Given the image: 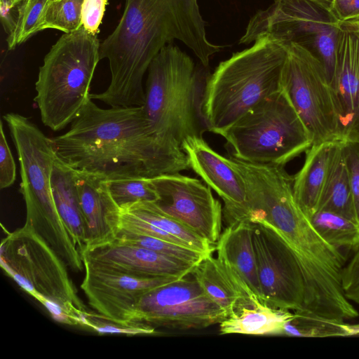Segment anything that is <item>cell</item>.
<instances>
[{"mask_svg":"<svg viewBox=\"0 0 359 359\" xmlns=\"http://www.w3.org/2000/svg\"><path fill=\"white\" fill-rule=\"evenodd\" d=\"M205 28L198 0H126L117 26L100 43V60L109 61L110 83L90 98L112 107L144 105V76L164 46L178 40L205 67L220 51L222 46L208 39Z\"/></svg>","mask_w":359,"mask_h":359,"instance_id":"cell-1","label":"cell"},{"mask_svg":"<svg viewBox=\"0 0 359 359\" xmlns=\"http://www.w3.org/2000/svg\"><path fill=\"white\" fill-rule=\"evenodd\" d=\"M294 311L269 306L256 297L244 302L219 325L221 334L281 335Z\"/></svg>","mask_w":359,"mask_h":359,"instance_id":"cell-22","label":"cell"},{"mask_svg":"<svg viewBox=\"0 0 359 359\" xmlns=\"http://www.w3.org/2000/svg\"><path fill=\"white\" fill-rule=\"evenodd\" d=\"M190 274L228 316L241 303L257 297L218 257L208 255L194 266Z\"/></svg>","mask_w":359,"mask_h":359,"instance_id":"cell-19","label":"cell"},{"mask_svg":"<svg viewBox=\"0 0 359 359\" xmlns=\"http://www.w3.org/2000/svg\"><path fill=\"white\" fill-rule=\"evenodd\" d=\"M85 277L81 284L89 304L99 314L123 325L134 323L135 309L148 292L180 279L173 277H137L82 259Z\"/></svg>","mask_w":359,"mask_h":359,"instance_id":"cell-14","label":"cell"},{"mask_svg":"<svg viewBox=\"0 0 359 359\" xmlns=\"http://www.w3.org/2000/svg\"><path fill=\"white\" fill-rule=\"evenodd\" d=\"M281 83L311 133L313 144L339 140L332 90L322 63L311 52L289 43Z\"/></svg>","mask_w":359,"mask_h":359,"instance_id":"cell-11","label":"cell"},{"mask_svg":"<svg viewBox=\"0 0 359 359\" xmlns=\"http://www.w3.org/2000/svg\"><path fill=\"white\" fill-rule=\"evenodd\" d=\"M97 34L82 26L65 33L52 46L39 67L34 98L42 123L51 130L65 128L90 97V85L100 60Z\"/></svg>","mask_w":359,"mask_h":359,"instance_id":"cell-5","label":"cell"},{"mask_svg":"<svg viewBox=\"0 0 359 359\" xmlns=\"http://www.w3.org/2000/svg\"><path fill=\"white\" fill-rule=\"evenodd\" d=\"M25 0H0V5L8 8H14Z\"/></svg>","mask_w":359,"mask_h":359,"instance_id":"cell-39","label":"cell"},{"mask_svg":"<svg viewBox=\"0 0 359 359\" xmlns=\"http://www.w3.org/2000/svg\"><path fill=\"white\" fill-rule=\"evenodd\" d=\"M343 154L348 172L355 218L359 224V140H341Z\"/></svg>","mask_w":359,"mask_h":359,"instance_id":"cell-33","label":"cell"},{"mask_svg":"<svg viewBox=\"0 0 359 359\" xmlns=\"http://www.w3.org/2000/svg\"><path fill=\"white\" fill-rule=\"evenodd\" d=\"M277 0H273V1ZM325 7H327L328 8H330L331 4L332 2V0H312Z\"/></svg>","mask_w":359,"mask_h":359,"instance_id":"cell-40","label":"cell"},{"mask_svg":"<svg viewBox=\"0 0 359 359\" xmlns=\"http://www.w3.org/2000/svg\"><path fill=\"white\" fill-rule=\"evenodd\" d=\"M339 140H359V35L350 21L341 22L330 83Z\"/></svg>","mask_w":359,"mask_h":359,"instance_id":"cell-16","label":"cell"},{"mask_svg":"<svg viewBox=\"0 0 359 359\" xmlns=\"http://www.w3.org/2000/svg\"><path fill=\"white\" fill-rule=\"evenodd\" d=\"M197 82L193 60L178 46L166 45L150 63L142 106L162 144L182 148L186 138L199 135Z\"/></svg>","mask_w":359,"mask_h":359,"instance_id":"cell-7","label":"cell"},{"mask_svg":"<svg viewBox=\"0 0 359 359\" xmlns=\"http://www.w3.org/2000/svg\"><path fill=\"white\" fill-rule=\"evenodd\" d=\"M3 270L37 299L57 321L84 327L87 313L65 262L29 227L24 226L2 240Z\"/></svg>","mask_w":359,"mask_h":359,"instance_id":"cell-6","label":"cell"},{"mask_svg":"<svg viewBox=\"0 0 359 359\" xmlns=\"http://www.w3.org/2000/svg\"><path fill=\"white\" fill-rule=\"evenodd\" d=\"M154 226L173 236L187 246L211 255L216 246L200 236L191 229L163 211L154 202H137L121 208Z\"/></svg>","mask_w":359,"mask_h":359,"instance_id":"cell-25","label":"cell"},{"mask_svg":"<svg viewBox=\"0 0 359 359\" xmlns=\"http://www.w3.org/2000/svg\"><path fill=\"white\" fill-rule=\"evenodd\" d=\"M318 210L334 211L355 220L349 176L341 140L334 142Z\"/></svg>","mask_w":359,"mask_h":359,"instance_id":"cell-24","label":"cell"},{"mask_svg":"<svg viewBox=\"0 0 359 359\" xmlns=\"http://www.w3.org/2000/svg\"><path fill=\"white\" fill-rule=\"evenodd\" d=\"M109 191L120 208L137 202H156L159 196L149 177L121 175L106 178Z\"/></svg>","mask_w":359,"mask_h":359,"instance_id":"cell-27","label":"cell"},{"mask_svg":"<svg viewBox=\"0 0 359 359\" xmlns=\"http://www.w3.org/2000/svg\"><path fill=\"white\" fill-rule=\"evenodd\" d=\"M84 327L91 328L100 334L118 333L128 335L152 334L155 327L145 323L123 325L110 320L99 313L87 312Z\"/></svg>","mask_w":359,"mask_h":359,"instance_id":"cell-32","label":"cell"},{"mask_svg":"<svg viewBox=\"0 0 359 359\" xmlns=\"http://www.w3.org/2000/svg\"><path fill=\"white\" fill-rule=\"evenodd\" d=\"M51 140L65 163L105 178H151L190 168L181 147L156 138L143 106L103 109L90 97L69 130Z\"/></svg>","mask_w":359,"mask_h":359,"instance_id":"cell-2","label":"cell"},{"mask_svg":"<svg viewBox=\"0 0 359 359\" xmlns=\"http://www.w3.org/2000/svg\"><path fill=\"white\" fill-rule=\"evenodd\" d=\"M81 258L104 267L137 277L184 278L195 266L136 245L114 240L86 249Z\"/></svg>","mask_w":359,"mask_h":359,"instance_id":"cell-17","label":"cell"},{"mask_svg":"<svg viewBox=\"0 0 359 359\" xmlns=\"http://www.w3.org/2000/svg\"><path fill=\"white\" fill-rule=\"evenodd\" d=\"M18 156L20 192L26 206L25 225L45 241L53 243L67 235L57 210L51 175L57 155L51 138L26 116L18 113L4 116Z\"/></svg>","mask_w":359,"mask_h":359,"instance_id":"cell-9","label":"cell"},{"mask_svg":"<svg viewBox=\"0 0 359 359\" xmlns=\"http://www.w3.org/2000/svg\"><path fill=\"white\" fill-rule=\"evenodd\" d=\"M288 46L264 35L219 64L206 81L201 102V117L209 131L219 134L282 88Z\"/></svg>","mask_w":359,"mask_h":359,"instance_id":"cell-3","label":"cell"},{"mask_svg":"<svg viewBox=\"0 0 359 359\" xmlns=\"http://www.w3.org/2000/svg\"><path fill=\"white\" fill-rule=\"evenodd\" d=\"M341 271L342 287L346 297L359 304V245Z\"/></svg>","mask_w":359,"mask_h":359,"instance_id":"cell-34","label":"cell"},{"mask_svg":"<svg viewBox=\"0 0 359 359\" xmlns=\"http://www.w3.org/2000/svg\"><path fill=\"white\" fill-rule=\"evenodd\" d=\"M252 231V224L248 221L228 225L222 231L216 250L217 257L262 300Z\"/></svg>","mask_w":359,"mask_h":359,"instance_id":"cell-20","label":"cell"},{"mask_svg":"<svg viewBox=\"0 0 359 359\" xmlns=\"http://www.w3.org/2000/svg\"><path fill=\"white\" fill-rule=\"evenodd\" d=\"M229 158L246 186L244 220L272 226L299 253L341 273L346 257L323 239L298 205L293 194V177L284 166L249 163L232 155Z\"/></svg>","mask_w":359,"mask_h":359,"instance_id":"cell-4","label":"cell"},{"mask_svg":"<svg viewBox=\"0 0 359 359\" xmlns=\"http://www.w3.org/2000/svg\"><path fill=\"white\" fill-rule=\"evenodd\" d=\"M16 178V166L4 130L0 123V188L11 186Z\"/></svg>","mask_w":359,"mask_h":359,"instance_id":"cell-35","label":"cell"},{"mask_svg":"<svg viewBox=\"0 0 359 359\" xmlns=\"http://www.w3.org/2000/svg\"><path fill=\"white\" fill-rule=\"evenodd\" d=\"M227 317L196 280L187 276L144 294L137 304L134 323L155 328L198 330L219 324Z\"/></svg>","mask_w":359,"mask_h":359,"instance_id":"cell-12","label":"cell"},{"mask_svg":"<svg viewBox=\"0 0 359 359\" xmlns=\"http://www.w3.org/2000/svg\"><path fill=\"white\" fill-rule=\"evenodd\" d=\"M309 219L323 239L335 248L354 250L359 245V224L355 220L327 210H318Z\"/></svg>","mask_w":359,"mask_h":359,"instance_id":"cell-26","label":"cell"},{"mask_svg":"<svg viewBox=\"0 0 359 359\" xmlns=\"http://www.w3.org/2000/svg\"><path fill=\"white\" fill-rule=\"evenodd\" d=\"M344 321H336L302 311H294L287 320L281 335L288 337H345Z\"/></svg>","mask_w":359,"mask_h":359,"instance_id":"cell-30","label":"cell"},{"mask_svg":"<svg viewBox=\"0 0 359 359\" xmlns=\"http://www.w3.org/2000/svg\"><path fill=\"white\" fill-rule=\"evenodd\" d=\"M74 173L84 220V250L113 241L120 229L121 208L110 194L106 178L79 170Z\"/></svg>","mask_w":359,"mask_h":359,"instance_id":"cell-18","label":"cell"},{"mask_svg":"<svg viewBox=\"0 0 359 359\" xmlns=\"http://www.w3.org/2000/svg\"><path fill=\"white\" fill-rule=\"evenodd\" d=\"M330 9L340 22L359 20V0H332Z\"/></svg>","mask_w":359,"mask_h":359,"instance_id":"cell-37","label":"cell"},{"mask_svg":"<svg viewBox=\"0 0 359 359\" xmlns=\"http://www.w3.org/2000/svg\"><path fill=\"white\" fill-rule=\"evenodd\" d=\"M342 327L345 332V337L359 336V323L348 324L344 322Z\"/></svg>","mask_w":359,"mask_h":359,"instance_id":"cell-38","label":"cell"},{"mask_svg":"<svg viewBox=\"0 0 359 359\" xmlns=\"http://www.w3.org/2000/svg\"><path fill=\"white\" fill-rule=\"evenodd\" d=\"M359 35V20L350 21Z\"/></svg>","mask_w":359,"mask_h":359,"instance_id":"cell-41","label":"cell"},{"mask_svg":"<svg viewBox=\"0 0 359 359\" xmlns=\"http://www.w3.org/2000/svg\"><path fill=\"white\" fill-rule=\"evenodd\" d=\"M151 180L159 196L157 205L216 246L222 233L223 208L210 187L180 172Z\"/></svg>","mask_w":359,"mask_h":359,"instance_id":"cell-13","label":"cell"},{"mask_svg":"<svg viewBox=\"0 0 359 359\" xmlns=\"http://www.w3.org/2000/svg\"><path fill=\"white\" fill-rule=\"evenodd\" d=\"M54 201L80 254L86 247L84 220L74 170L57 157L51 175Z\"/></svg>","mask_w":359,"mask_h":359,"instance_id":"cell-23","label":"cell"},{"mask_svg":"<svg viewBox=\"0 0 359 359\" xmlns=\"http://www.w3.org/2000/svg\"><path fill=\"white\" fill-rule=\"evenodd\" d=\"M50 1H53V0H50Z\"/></svg>","mask_w":359,"mask_h":359,"instance_id":"cell-42","label":"cell"},{"mask_svg":"<svg viewBox=\"0 0 359 359\" xmlns=\"http://www.w3.org/2000/svg\"><path fill=\"white\" fill-rule=\"evenodd\" d=\"M107 0H83L81 10L82 26L88 32L97 34Z\"/></svg>","mask_w":359,"mask_h":359,"instance_id":"cell-36","label":"cell"},{"mask_svg":"<svg viewBox=\"0 0 359 359\" xmlns=\"http://www.w3.org/2000/svg\"><path fill=\"white\" fill-rule=\"evenodd\" d=\"M181 147L190 168L223 200V216L228 225L243 221L246 186L229 158L214 151L200 135L186 138Z\"/></svg>","mask_w":359,"mask_h":359,"instance_id":"cell-15","label":"cell"},{"mask_svg":"<svg viewBox=\"0 0 359 359\" xmlns=\"http://www.w3.org/2000/svg\"><path fill=\"white\" fill-rule=\"evenodd\" d=\"M341 24L330 8L312 0H277L250 18L239 43H252L264 35L297 43L322 63L330 85Z\"/></svg>","mask_w":359,"mask_h":359,"instance_id":"cell-10","label":"cell"},{"mask_svg":"<svg viewBox=\"0 0 359 359\" xmlns=\"http://www.w3.org/2000/svg\"><path fill=\"white\" fill-rule=\"evenodd\" d=\"M334 142L329 141L312 144L306 151L303 166L293 177L294 199L309 218L318 210Z\"/></svg>","mask_w":359,"mask_h":359,"instance_id":"cell-21","label":"cell"},{"mask_svg":"<svg viewBox=\"0 0 359 359\" xmlns=\"http://www.w3.org/2000/svg\"><path fill=\"white\" fill-rule=\"evenodd\" d=\"M232 156L252 163L284 166L313 144L311 133L282 88L221 131Z\"/></svg>","mask_w":359,"mask_h":359,"instance_id":"cell-8","label":"cell"},{"mask_svg":"<svg viewBox=\"0 0 359 359\" xmlns=\"http://www.w3.org/2000/svg\"><path fill=\"white\" fill-rule=\"evenodd\" d=\"M115 240L123 243L145 248L193 266L197 265L210 255L179 243L121 231L118 232Z\"/></svg>","mask_w":359,"mask_h":359,"instance_id":"cell-29","label":"cell"},{"mask_svg":"<svg viewBox=\"0 0 359 359\" xmlns=\"http://www.w3.org/2000/svg\"><path fill=\"white\" fill-rule=\"evenodd\" d=\"M49 1L25 0L16 7L14 26L6 40L9 50L43 30V15Z\"/></svg>","mask_w":359,"mask_h":359,"instance_id":"cell-28","label":"cell"},{"mask_svg":"<svg viewBox=\"0 0 359 359\" xmlns=\"http://www.w3.org/2000/svg\"><path fill=\"white\" fill-rule=\"evenodd\" d=\"M83 0H53L46 6L43 29H55L69 33L82 27L81 10Z\"/></svg>","mask_w":359,"mask_h":359,"instance_id":"cell-31","label":"cell"}]
</instances>
